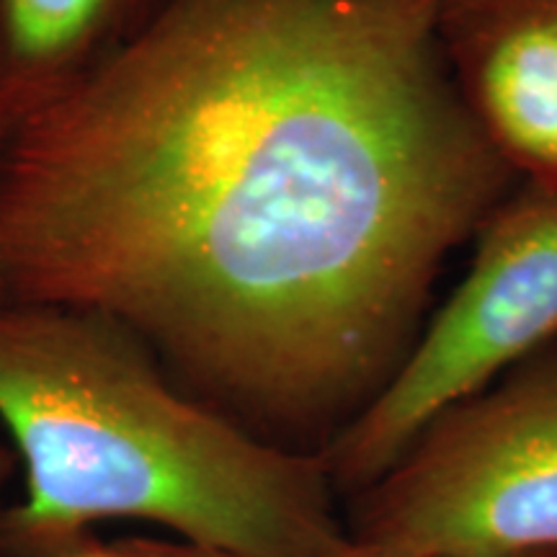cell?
<instances>
[{
    "label": "cell",
    "instance_id": "obj_11",
    "mask_svg": "<svg viewBox=\"0 0 557 557\" xmlns=\"http://www.w3.org/2000/svg\"><path fill=\"white\" fill-rule=\"evenodd\" d=\"M0 299H3V297H0Z\"/></svg>",
    "mask_w": 557,
    "mask_h": 557
},
{
    "label": "cell",
    "instance_id": "obj_10",
    "mask_svg": "<svg viewBox=\"0 0 557 557\" xmlns=\"http://www.w3.org/2000/svg\"><path fill=\"white\" fill-rule=\"evenodd\" d=\"M336 557H400V555H389V553H385V549L361 545V542L351 537V542H348L346 549H341ZM547 557H555V555H547Z\"/></svg>",
    "mask_w": 557,
    "mask_h": 557
},
{
    "label": "cell",
    "instance_id": "obj_5",
    "mask_svg": "<svg viewBox=\"0 0 557 557\" xmlns=\"http://www.w3.org/2000/svg\"><path fill=\"white\" fill-rule=\"evenodd\" d=\"M438 37L493 148L557 191V0H444Z\"/></svg>",
    "mask_w": 557,
    "mask_h": 557
},
{
    "label": "cell",
    "instance_id": "obj_4",
    "mask_svg": "<svg viewBox=\"0 0 557 557\" xmlns=\"http://www.w3.org/2000/svg\"><path fill=\"white\" fill-rule=\"evenodd\" d=\"M462 284L361 413L318 451L336 491L377 483L416 436L557 336V191L524 184L480 227Z\"/></svg>",
    "mask_w": 557,
    "mask_h": 557
},
{
    "label": "cell",
    "instance_id": "obj_1",
    "mask_svg": "<svg viewBox=\"0 0 557 557\" xmlns=\"http://www.w3.org/2000/svg\"><path fill=\"white\" fill-rule=\"evenodd\" d=\"M442 3L169 0L0 135V297L107 312L194 398L320 451L519 178L457 86Z\"/></svg>",
    "mask_w": 557,
    "mask_h": 557
},
{
    "label": "cell",
    "instance_id": "obj_2",
    "mask_svg": "<svg viewBox=\"0 0 557 557\" xmlns=\"http://www.w3.org/2000/svg\"><path fill=\"white\" fill-rule=\"evenodd\" d=\"M0 429L18 483L5 557H47L109 521L248 557L351 542L318 451L194 398L107 312L0 299Z\"/></svg>",
    "mask_w": 557,
    "mask_h": 557
},
{
    "label": "cell",
    "instance_id": "obj_7",
    "mask_svg": "<svg viewBox=\"0 0 557 557\" xmlns=\"http://www.w3.org/2000/svg\"><path fill=\"white\" fill-rule=\"evenodd\" d=\"M127 547L137 557H248L238 553H227V549L201 547L191 542H181L163 537V534H143V537H124Z\"/></svg>",
    "mask_w": 557,
    "mask_h": 557
},
{
    "label": "cell",
    "instance_id": "obj_9",
    "mask_svg": "<svg viewBox=\"0 0 557 557\" xmlns=\"http://www.w3.org/2000/svg\"><path fill=\"white\" fill-rule=\"evenodd\" d=\"M16 485V459L0 436V557H5V511L11 506V487Z\"/></svg>",
    "mask_w": 557,
    "mask_h": 557
},
{
    "label": "cell",
    "instance_id": "obj_3",
    "mask_svg": "<svg viewBox=\"0 0 557 557\" xmlns=\"http://www.w3.org/2000/svg\"><path fill=\"white\" fill-rule=\"evenodd\" d=\"M351 537L400 557H557V348L436 416L359 493Z\"/></svg>",
    "mask_w": 557,
    "mask_h": 557
},
{
    "label": "cell",
    "instance_id": "obj_8",
    "mask_svg": "<svg viewBox=\"0 0 557 557\" xmlns=\"http://www.w3.org/2000/svg\"><path fill=\"white\" fill-rule=\"evenodd\" d=\"M47 557H137V555L132 553L124 540L107 542L94 532V534H86V537L70 542L65 547L54 549V553H50Z\"/></svg>",
    "mask_w": 557,
    "mask_h": 557
},
{
    "label": "cell",
    "instance_id": "obj_6",
    "mask_svg": "<svg viewBox=\"0 0 557 557\" xmlns=\"http://www.w3.org/2000/svg\"><path fill=\"white\" fill-rule=\"evenodd\" d=\"M169 0H0V135L78 90Z\"/></svg>",
    "mask_w": 557,
    "mask_h": 557
}]
</instances>
